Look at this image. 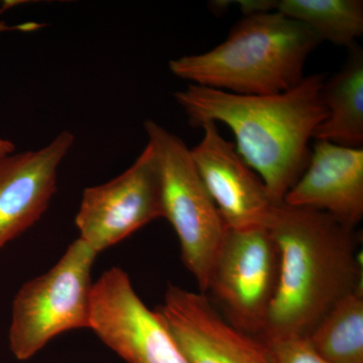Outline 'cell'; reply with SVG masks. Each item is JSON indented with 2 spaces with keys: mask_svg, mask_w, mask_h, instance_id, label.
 <instances>
[{
  "mask_svg": "<svg viewBox=\"0 0 363 363\" xmlns=\"http://www.w3.org/2000/svg\"><path fill=\"white\" fill-rule=\"evenodd\" d=\"M324 82L323 75L315 74L272 95L233 94L190 84L174 97L194 128L212 121L233 131L238 154L279 205L307 168L309 143L328 116Z\"/></svg>",
  "mask_w": 363,
  "mask_h": 363,
  "instance_id": "1",
  "label": "cell"
},
{
  "mask_svg": "<svg viewBox=\"0 0 363 363\" xmlns=\"http://www.w3.org/2000/svg\"><path fill=\"white\" fill-rule=\"evenodd\" d=\"M279 255L262 340L308 337L341 298L362 289L354 229L310 208L278 205L267 227Z\"/></svg>",
  "mask_w": 363,
  "mask_h": 363,
  "instance_id": "2",
  "label": "cell"
},
{
  "mask_svg": "<svg viewBox=\"0 0 363 363\" xmlns=\"http://www.w3.org/2000/svg\"><path fill=\"white\" fill-rule=\"evenodd\" d=\"M310 28L277 11L247 14L210 51L169 61L192 84L240 95H272L297 86L320 44Z\"/></svg>",
  "mask_w": 363,
  "mask_h": 363,
  "instance_id": "3",
  "label": "cell"
},
{
  "mask_svg": "<svg viewBox=\"0 0 363 363\" xmlns=\"http://www.w3.org/2000/svg\"><path fill=\"white\" fill-rule=\"evenodd\" d=\"M96 257L78 238L51 269L21 286L13 298L9 332L16 359H30L62 333L89 329Z\"/></svg>",
  "mask_w": 363,
  "mask_h": 363,
  "instance_id": "4",
  "label": "cell"
},
{
  "mask_svg": "<svg viewBox=\"0 0 363 363\" xmlns=\"http://www.w3.org/2000/svg\"><path fill=\"white\" fill-rule=\"evenodd\" d=\"M145 130L159 164L162 218L173 226L180 242L182 260L201 293L206 294L212 267L225 236V224L186 143L150 119L145 121Z\"/></svg>",
  "mask_w": 363,
  "mask_h": 363,
  "instance_id": "5",
  "label": "cell"
},
{
  "mask_svg": "<svg viewBox=\"0 0 363 363\" xmlns=\"http://www.w3.org/2000/svg\"><path fill=\"white\" fill-rule=\"evenodd\" d=\"M279 255L267 227L226 229L207 292L220 304L227 321L260 338L278 286Z\"/></svg>",
  "mask_w": 363,
  "mask_h": 363,
  "instance_id": "6",
  "label": "cell"
},
{
  "mask_svg": "<svg viewBox=\"0 0 363 363\" xmlns=\"http://www.w3.org/2000/svg\"><path fill=\"white\" fill-rule=\"evenodd\" d=\"M89 329L128 363H189L159 313L145 305L119 267L94 281Z\"/></svg>",
  "mask_w": 363,
  "mask_h": 363,
  "instance_id": "7",
  "label": "cell"
},
{
  "mask_svg": "<svg viewBox=\"0 0 363 363\" xmlns=\"http://www.w3.org/2000/svg\"><path fill=\"white\" fill-rule=\"evenodd\" d=\"M157 218H162L161 176L147 143L123 174L85 189L75 224L79 238L98 255Z\"/></svg>",
  "mask_w": 363,
  "mask_h": 363,
  "instance_id": "8",
  "label": "cell"
},
{
  "mask_svg": "<svg viewBox=\"0 0 363 363\" xmlns=\"http://www.w3.org/2000/svg\"><path fill=\"white\" fill-rule=\"evenodd\" d=\"M156 311L189 363H271L266 343L224 320L206 294L169 285Z\"/></svg>",
  "mask_w": 363,
  "mask_h": 363,
  "instance_id": "9",
  "label": "cell"
},
{
  "mask_svg": "<svg viewBox=\"0 0 363 363\" xmlns=\"http://www.w3.org/2000/svg\"><path fill=\"white\" fill-rule=\"evenodd\" d=\"M201 142L191 150L200 178L228 229L267 227L274 208L264 182L219 133L206 121Z\"/></svg>",
  "mask_w": 363,
  "mask_h": 363,
  "instance_id": "10",
  "label": "cell"
},
{
  "mask_svg": "<svg viewBox=\"0 0 363 363\" xmlns=\"http://www.w3.org/2000/svg\"><path fill=\"white\" fill-rule=\"evenodd\" d=\"M74 142L65 130L42 149L0 157V250L42 218Z\"/></svg>",
  "mask_w": 363,
  "mask_h": 363,
  "instance_id": "11",
  "label": "cell"
},
{
  "mask_svg": "<svg viewBox=\"0 0 363 363\" xmlns=\"http://www.w3.org/2000/svg\"><path fill=\"white\" fill-rule=\"evenodd\" d=\"M284 204L319 210L355 229L363 217V149L316 140L307 168Z\"/></svg>",
  "mask_w": 363,
  "mask_h": 363,
  "instance_id": "12",
  "label": "cell"
},
{
  "mask_svg": "<svg viewBox=\"0 0 363 363\" xmlns=\"http://www.w3.org/2000/svg\"><path fill=\"white\" fill-rule=\"evenodd\" d=\"M348 50L342 69L324 82L322 97L328 116L318 126L313 140L362 149L363 51L357 44Z\"/></svg>",
  "mask_w": 363,
  "mask_h": 363,
  "instance_id": "13",
  "label": "cell"
},
{
  "mask_svg": "<svg viewBox=\"0 0 363 363\" xmlns=\"http://www.w3.org/2000/svg\"><path fill=\"white\" fill-rule=\"evenodd\" d=\"M269 7L307 26L320 42L350 49L363 33L362 0H269Z\"/></svg>",
  "mask_w": 363,
  "mask_h": 363,
  "instance_id": "14",
  "label": "cell"
},
{
  "mask_svg": "<svg viewBox=\"0 0 363 363\" xmlns=\"http://www.w3.org/2000/svg\"><path fill=\"white\" fill-rule=\"evenodd\" d=\"M328 363H363V290L334 306L308 336Z\"/></svg>",
  "mask_w": 363,
  "mask_h": 363,
  "instance_id": "15",
  "label": "cell"
},
{
  "mask_svg": "<svg viewBox=\"0 0 363 363\" xmlns=\"http://www.w3.org/2000/svg\"><path fill=\"white\" fill-rule=\"evenodd\" d=\"M271 363H328L313 347L308 337L292 336L262 340Z\"/></svg>",
  "mask_w": 363,
  "mask_h": 363,
  "instance_id": "16",
  "label": "cell"
},
{
  "mask_svg": "<svg viewBox=\"0 0 363 363\" xmlns=\"http://www.w3.org/2000/svg\"><path fill=\"white\" fill-rule=\"evenodd\" d=\"M11 30V28L6 26L4 23H0V33L6 32V30ZM14 145L13 143L7 140L0 138V157L7 156V155L13 154Z\"/></svg>",
  "mask_w": 363,
  "mask_h": 363,
  "instance_id": "17",
  "label": "cell"
}]
</instances>
